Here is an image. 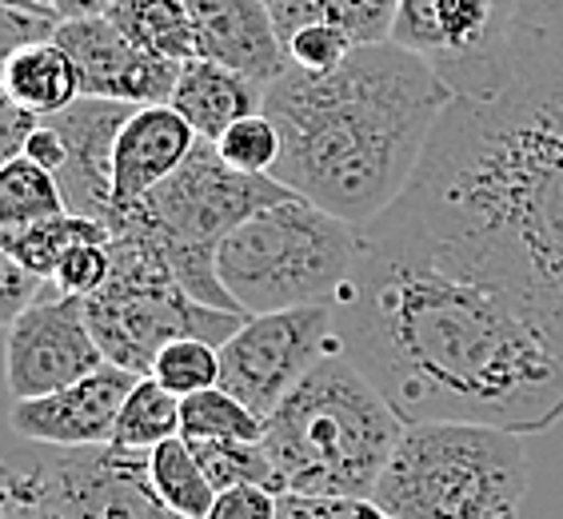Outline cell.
Listing matches in <instances>:
<instances>
[{
  "label": "cell",
  "mask_w": 563,
  "mask_h": 519,
  "mask_svg": "<svg viewBox=\"0 0 563 519\" xmlns=\"http://www.w3.org/2000/svg\"><path fill=\"white\" fill-rule=\"evenodd\" d=\"M360 236L492 288L563 356V33L520 24Z\"/></svg>",
  "instance_id": "6da1fadb"
},
{
  "label": "cell",
  "mask_w": 563,
  "mask_h": 519,
  "mask_svg": "<svg viewBox=\"0 0 563 519\" xmlns=\"http://www.w3.org/2000/svg\"><path fill=\"white\" fill-rule=\"evenodd\" d=\"M332 316L336 352L404 423L464 420L531 435L563 420V356L484 284L360 236Z\"/></svg>",
  "instance_id": "7a4b0ae2"
},
{
  "label": "cell",
  "mask_w": 563,
  "mask_h": 519,
  "mask_svg": "<svg viewBox=\"0 0 563 519\" xmlns=\"http://www.w3.org/2000/svg\"><path fill=\"white\" fill-rule=\"evenodd\" d=\"M452 97L444 76L396 41L356 44L324 76L288 65L264 88L280 129L272 176L356 228L372 224L412 185Z\"/></svg>",
  "instance_id": "3957f363"
},
{
  "label": "cell",
  "mask_w": 563,
  "mask_h": 519,
  "mask_svg": "<svg viewBox=\"0 0 563 519\" xmlns=\"http://www.w3.org/2000/svg\"><path fill=\"white\" fill-rule=\"evenodd\" d=\"M404 428L384 391L332 347L272 408L261 444L276 464L280 492L372 499Z\"/></svg>",
  "instance_id": "277c9868"
},
{
  "label": "cell",
  "mask_w": 563,
  "mask_h": 519,
  "mask_svg": "<svg viewBox=\"0 0 563 519\" xmlns=\"http://www.w3.org/2000/svg\"><path fill=\"white\" fill-rule=\"evenodd\" d=\"M531 467L523 435L492 423H408L376 484L396 519H520Z\"/></svg>",
  "instance_id": "5b68a950"
},
{
  "label": "cell",
  "mask_w": 563,
  "mask_h": 519,
  "mask_svg": "<svg viewBox=\"0 0 563 519\" xmlns=\"http://www.w3.org/2000/svg\"><path fill=\"white\" fill-rule=\"evenodd\" d=\"M360 256V228L328 208L284 196L224 236L217 272L244 316L332 303Z\"/></svg>",
  "instance_id": "8992f818"
},
{
  "label": "cell",
  "mask_w": 563,
  "mask_h": 519,
  "mask_svg": "<svg viewBox=\"0 0 563 519\" xmlns=\"http://www.w3.org/2000/svg\"><path fill=\"white\" fill-rule=\"evenodd\" d=\"M292 188L268 173H240L217 152L212 141H200L180 168L164 185H156L141 205L120 208L109 217L112 224L141 228L144 236L164 252L168 268L196 300L240 312L224 292L217 272V252L236 224L276 205Z\"/></svg>",
  "instance_id": "52a82bcc"
},
{
  "label": "cell",
  "mask_w": 563,
  "mask_h": 519,
  "mask_svg": "<svg viewBox=\"0 0 563 519\" xmlns=\"http://www.w3.org/2000/svg\"><path fill=\"white\" fill-rule=\"evenodd\" d=\"M109 252V284L100 292L85 296L88 324L97 332V344L104 347L109 364L148 376L152 360L164 344H173L180 335H200V340L224 344L228 335L244 324V312L196 300L141 228L112 224Z\"/></svg>",
  "instance_id": "ba28073f"
},
{
  "label": "cell",
  "mask_w": 563,
  "mask_h": 519,
  "mask_svg": "<svg viewBox=\"0 0 563 519\" xmlns=\"http://www.w3.org/2000/svg\"><path fill=\"white\" fill-rule=\"evenodd\" d=\"M0 519H185L152 487L148 452L16 444L0 472Z\"/></svg>",
  "instance_id": "9c48e42d"
},
{
  "label": "cell",
  "mask_w": 563,
  "mask_h": 519,
  "mask_svg": "<svg viewBox=\"0 0 563 519\" xmlns=\"http://www.w3.org/2000/svg\"><path fill=\"white\" fill-rule=\"evenodd\" d=\"M336 347L332 303L284 308V312L244 316V324L220 344V388L261 411L272 408Z\"/></svg>",
  "instance_id": "30bf717a"
},
{
  "label": "cell",
  "mask_w": 563,
  "mask_h": 519,
  "mask_svg": "<svg viewBox=\"0 0 563 519\" xmlns=\"http://www.w3.org/2000/svg\"><path fill=\"white\" fill-rule=\"evenodd\" d=\"M104 364L109 360L88 324L85 300L60 292L53 280L44 284V292L21 316L9 320L4 372H9L12 400L60 391Z\"/></svg>",
  "instance_id": "8fae6325"
},
{
  "label": "cell",
  "mask_w": 563,
  "mask_h": 519,
  "mask_svg": "<svg viewBox=\"0 0 563 519\" xmlns=\"http://www.w3.org/2000/svg\"><path fill=\"white\" fill-rule=\"evenodd\" d=\"M520 21L511 0H400L391 41L423 56L455 92L476 85Z\"/></svg>",
  "instance_id": "7c38bea8"
},
{
  "label": "cell",
  "mask_w": 563,
  "mask_h": 519,
  "mask_svg": "<svg viewBox=\"0 0 563 519\" xmlns=\"http://www.w3.org/2000/svg\"><path fill=\"white\" fill-rule=\"evenodd\" d=\"M56 44L73 56L80 97H104L120 104H168L180 76V60L144 53L109 16H80L56 29Z\"/></svg>",
  "instance_id": "4fadbf2b"
},
{
  "label": "cell",
  "mask_w": 563,
  "mask_h": 519,
  "mask_svg": "<svg viewBox=\"0 0 563 519\" xmlns=\"http://www.w3.org/2000/svg\"><path fill=\"white\" fill-rule=\"evenodd\" d=\"M136 372L104 364L88 372L68 388L33 396V400H12L9 428L24 444H48V448H92L109 444L112 423L120 416V404L136 384Z\"/></svg>",
  "instance_id": "5bb4252c"
},
{
  "label": "cell",
  "mask_w": 563,
  "mask_h": 519,
  "mask_svg": "<svg viewBox=\"0 0 563 519\" xmlns=\"http://www.w3.org/2000/svg\"><path fill=\"white\" fill-rule=\"evenodd\" d=\"M136 104H120V100L104 97H76L68 109L53 112L56 132L65 136L68 161L56 173L65 200L73 212L92 220L112 217V152H117V136L124 129V120L132 117Z\"/></svg>",
  "instance_id": "9a60e30c"
},
{
  "label": "cell",
  "mask_w": 563,
  "mask_h": 519,
  "mask_svg": "<svg viewBox=\"0 0 563 519\" xmlns=\"http://www.w3.org/2000/svg\"><path fill=\"white\" fill-rule=\"evenodd\" d=\"M196 24V56L220 60L264 88L288 68L276 12L264 0H185Z\"/></svg>",
  "instance_id": "2e32d148"
},
{
  "label": "cell",
  "mask_w": 563,
  "mask_h": 519,
  "mask_svg": "<svg viewBox=\"0 0 563 519\" xmlns=\"http://www.w3.org/2000/svg\"><path fill=\"white\" fill-rule=\"evenodd\" d=\"M200 144L196 129L173 104H141L124 120L112 152V212L141 205Z\"/></svg>",
  "instance_id": "e0dca14e"
},
{
  "label": "cell",
  "mask_w": 563,
  "mask_h": 519,
  "mask_svg": "<svg viewBox=\"0 0 563 519\" xmlns=\"http://www.w3.org/2000/svg\"><path fill=\"white\" fill-rule=\"evenodd\" d=\"M168 104L192 124L200 141L217 144L228 124H236L240 117L264 109V85L236 73V68L220 65V60L192 56V60L180 65Z\"/></svg>",
  "instance_id": "ac0fdd59"
},
{
  "label": "cell",
  "mask_w": 563,
  "mask_h": 519,
  "mask_svg": "<svg viewBox=\"0 0 563 519\" xmlns=\"http://www.w3.org/2000/svg\"><path fill=\"white\" fill-rule=\"evenodd\" d=\"M80 97V76H76L73 56L53 41L21 44L16 53L4 56V100L36 112V117H53L68 109Z\"/></svg>",
  "instance_id": "d6986e66"
},
{
  "label": "cell",
  "mask_w": 563,
  "mask_h": 519,
  "mask_svg": "<svg viewBox=\"0 0 563 519\" xmlns=\"http://www.w3.org/2000/svg\"><path fill=\"white\" fill-rule=\"evenodd\" d=\"M112 228L104 220L80 217V212H60V217L36 220L24 228H0V252L21 260L24 268L53 280L60 260L80 244H109Z\"/></svg>",
  "instance_id": "ffe728a7"
},
{
  "label": "cell",
  "mask_w": 563,
  "mask_h": 519,
  "mask_svg": "<svg viewBox=\"0 0 563 519\" xmlns=\"http://www.w3.org/2000/svg\"><path fill=\"white\" fill-rule=\"evenodd\" d=\"M104 16L144 53L180 65L196 56V24L185 0H117Z\"/></svg>",
  "instance_id": "44dd1931"
},
{
  "label": "cell",
  "mask_w": 563,
  "mask_h": 519,
  "mask_svg": "<svg viewBox=\"0 0 563 519\" xmlns=\"http://www.w3.org/2000/svg\"><path fill=\"white\" fill-rule=\"evenodd\" d=\"M173 435H180V396L164 388L156 376H141L120 404L109 444L129 448V452H152Z\"/></svg>",
  "instance_id": "7402d4cb"
},
{
  "label": "cell",
  "mask_w": 563,
  "mask_h": 519,
  "mask_svg": "<svg viewBox=\"0 0 563 519\" xmlns=\"http://www.w3.org/2000/svg\"><path fill=\"white\" fill-rule=\"evenodd\" d=\"M148 476L156 496L185 519H205L212 499H217V487L205 476V467L196 460L192 444L185 435H173L148 452Z\"/></svg>",
  "instance_id": "603a6c76"
},
{
  "label": "cell",
  "mask_w": 563,
  "mask_h": 519,
  "mask_svg": "<svg viewBox=\"0 0 563 519\" xmlns=\"http://www.w3.org/2000/svg\"><path fill=\"white\" fill-rule=\"evenodd\" d=\"M396 9L400 0H288L284 9H276V24H280V36H288L300 24L328 21L340 24L356 44H372L391 41Z\"/></svg>",
  "instance_id": "cb8c5ba5"
},
{
  "label": "cell",
  "mask_w": 563,
  "mask_h": 519,
  "mask_svg": "<svg viewBox=\"0 0 563 519\" xmlns=\"http://www.w3.org/2000/svg\"><path fill=\"white\" fill-rule=\"evenodd\" d=\"M73 212L65 200V188L48 168H41L29 156H12L0 168V228H24L36 220Z\"/></svg>",
  "instance_id": "d4e9b609"
},
{
  "label": "cell",
  "mask_w": 563,
  "mask_h": 519,
  "mask_svg": "<svg viewBox=\"0 0 563 519\" xmlns=\"http://www.w3.org/2000/svg\"><path fill=\"white\" fill-rule=\"evenodd\" d=\"M180 435L185 440H264V416L232 396L228 388H205L180 400Z\"/></svg>",
  "instance_id": "484cf974"
},
{
  "label": "cell",
  "mask_w": 563,
  "mask_h": 519,
  "mask_svg": "<svg viewBox=\"0 0 563 519\" xmlns=\"http://www.w3.org/2000/svg\"><path fill=\"white\" fill-rule=\"evenodd\" d=\"M188 444L217 492L240 484H264L280 492V476H276V464L264 452V444H249V440H188Z\"/></svg>",
  "instance_id": "4316f807"
},
{
  "label": "cell",
  "mask_w": 563,
  "mask_h": 519,
  "mask_svg": "<svg viewBox=\"0 0 563 519\" xmlns=\"http://www.w3.org/2000/svg\"><path fill=\"white\" fill-rule=\"evenodd\" d=\"M168 391H176L180 400L192 391L217 388L220 384V344L200 340V335H180L173 344H164L152 360V372Z\"/></svg>",
  "instance_id": "83f0119b"
},
{
  "label": "cell",
  "mask_w": 563,
  "mask_h": 519,
  "mask_svg": "<svg viewBox=\"0 0 563 519\" xmlns=\"http://www.w3.org/2000/svg\"><path fill=\"white\" fill-rule=\"evenodd\" d=\"M217 152L240 173H268L280 161V129L268 112H249L236 124H228L224 136L217 141Z\"/></svg>",
  "instance_id": "f1b7e54d"
},
{
  "label": "cell",
  "mask_w": 563,
  "mask_h": 519,
  "mask_svg": "<svg viewBox=\"0 0 563 519\" xmlns=\"http://www.w3.org/2000/svg\"><path fill=\"white\" fill-rule=\"evenodd\" d=\"M284 48H288V65H296L300 73L324 76L344 65L347 56H352V48H356V41H352L340 24L312 21L284 36Z\"/></svg>",
  "instance_id": "f546056e"
},
{
  "label": "cell",
  "mask_w": 563,
  "mask_h": 519,
  "mask_svg": "<svg viewBox=\"0 0 563 519\" xmlns=\"http://www.w3.org/2000/svg\"><path fill=\"white\" fill-rule=\"evenodd\" d=\"M109 276H112L109 244H80V249H73L65 260H60L53 284L60 288V292L80 296V300H85V296L100 292V288L109 284Z\"/></svg>",
  "instance_id": "4dcf8cb0"
},
{
  "label": "cell",
  "mask_w": 563,
  "mask_h": 519,
  "mask_svg": "<svg viewBox=\"0 0 563 519\" xmlns=\"http://www.w3.org/2000/svg\"><path fill=\"white\" fill-rule=\"evenodd\" d=\"M280 519H396L364 496H296L284 492Z\"/></svg>",
  "instance_id": "1f68e13d"
},
{
  "label": "cell",
  "mask_w": 563,
  "mask_h": 519,
  "mask_svg": "<svg viewBox=\"0 0 563 519\" xmlns=\"http://www.w3.org/2000/svg\"><path fill=\"white\" fill-rule=\"evenodd\" d=\"M284 496L264 484H240L217 492L205 519H280Z\"/></svg>",
  "instance_id": "d6a6232c"
},
{
  "label": "cell",
  "mask_w": 563,
  "mask_h": 519,
  "mask_svg": "<svg viewBox=\"0 0 563 519\" xmlns=\"http://www.w3.org/2000/svg\"><path fill=\"white\" fill-rule=\"evenodd\" d=\"M44 276H36L33 268H24L21 260H12L0 252V300H4V320L21 316L36 296L44 292Z\"/></svg>",
  "instance_id": "836d02e7"
},
{
  "label": "cell",
  "mask_w": 563,
  "mask_h": 519,
  "mask_svg": "<svg viewBox=\"0 0 563 519\" xmlns=\"http://www.w3.org/2000/svg\"><path fill=\"white\" fill-rule=\"evenodd\" d=\"M0 4H12V9L36 12V16L65 24V21H80V16H104L117 0H0Z\"/></svg>",
  "instance_id": "e575fe53"
},
{
  "label": "cell",
  "mask_w": 563,
  "mask_h": 519,
  "mask_svg": "<svg viewBox=\"0 0 563 519\" xmlns=\"http://www.w3.org/2000/svg\"><path fill=\"white\" fill-rule=\"evenodd\" d=\"M21 156H29V161H36L41 168H48V173H60L68 161V148H65V136L56 132V124L48 117L36 120V129L29 132V141H24V152Z\"/></svg>",
  "instance_id": "d590c367"
},
{
  "label": "cell",
  "mask_w": 563,
  "mask_h": 519,
  "mask_svg": "<svg viewBox=\"0 0 563 519\" xmlns=\"http://www.w3.org/2000/svg\"><path fill=\"white\" fill-rule=\"evenodd\" d=\"M36 112L21 109V104H12L4 100V109H0V156L12 161V156H21L24 152V141H29V132L36 129Z\"/></svg>",
  "instance_id": "8d00e7d4"
},
{
  "label": "cell",
  "mask_w": 563,
  "mask_h": 519,
  "mask_svg": "<svg viewBox=\"0 0 563 519\" xmlns=\"http://www.w3.org/2000/svg\"><path fill=\"white\" fill-rule=\"evenodd\" d=\"M516 21L523 29H543V33H563V0H511Z\"/></svg>",
  "instance_id": "74e56055"
},
{
  "label": "cell",
  "mask_w": 563,
  "mask_h": 519,
  "mask_svg": "<svg viewBox=\"0 0 563 519\" xmlns=\"http://www.w3.org/2000/svg\"><path fill=\"white\" fill-rule=\"evenodd\" d=\"M264 4H268V9L276 12V9H284V4H288V0H264Z\"/></svg>",
  "instance_id": "f35d334b"
}]
</instances>
